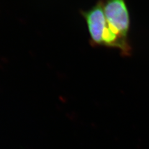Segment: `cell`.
Listing matches in <instances>:
<instances>
[{"label": "cell", "instance_id": "cell-1", "mask_svg": "<svg viewBox=\"0 0 149 149\" xmlns=\"http://www.w3.org/2000/svg\"><path fill=\"white\" fill-rule=\"evenodd\" d=\"M107 24L114 33L128 39L130 19L125 0H103Z\"/></svg>", "mask_w": 149, "mask_h": 149}, {"label": "cell", "instance_id": "cell-2", "mask_svg": "<svg viewBox=\"0 0 149 149\" xmlns=\"http://www.w3.org/2000/svg\"><path fill=\"white\" fill-rule=\"evenodd\" d=\"M90 35V42L93 46H102V36L107 27L103 8V0H99L87 11H81Z\"/></svg>", "mask_w": 149, "mask_h": 149}]
</instances>
